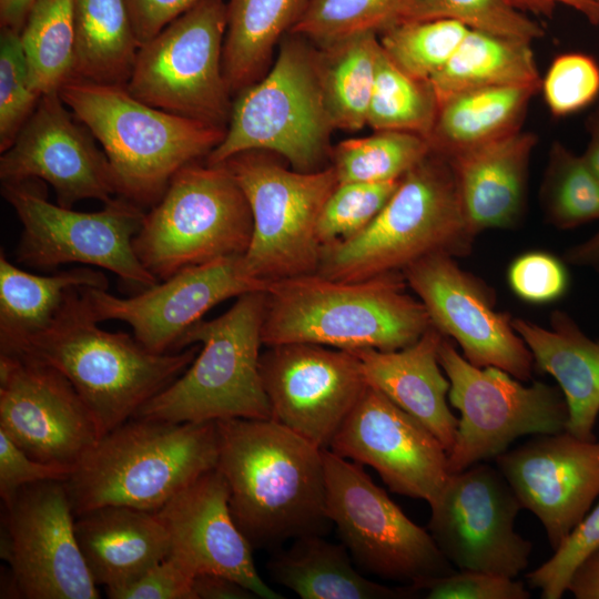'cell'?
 Listing matches in <instances>:
<instances>
[{
    "label": "cell",
    "instance_id": "cell-1",
    "mask_svg": "<svg viewBox=\"0 0 599 599\" xmlns=\"http://www.w3.org/2000/svg\"><path fill=\"white\" fill-rule=\"evenodd\" d=\"M216 469L230 491L233 518L252 547H275L324 535V449L268 419L216 420Z\"/></svg>",
    "mask_w": 599,
    "mask_h": 599
},
{
    "label": "cell",
    "instance_id": "cell-2",
    "mask_svg": "<svg viewBox=\"0 0 599 599\" xmlns=\"http://www.w3.org/2000/svg\"><path fill=\"white\" fill-rule=\"evenodd\" d=\"M406 287L402 272L363 281H336L314 273L270 282L263 345L404 348L432 326L424 304L406 293Z\"/></svg>",
    "mask_w": 599,
    "mask_h": 599
},
{
    "label": "cell",
    "instance_id": "cell-3",
    "mask_svg": "<svg viewBox=\"0 0 599 599\" xmlns=\"http://www.w3.org/2000/svg\"><path fill=\"white\" fill-rule=\"evenodd\" d=\"M98 323L81 287L75 288L55 321L16 353L30 355L62 373L91 412L102 436L133 418L181 376L199 346L154 353L134 335L108 332Z\"/></svg>",
    "mask_w": 599,
    "mask_h": 599
},
{
    "label": "cell",
    "instance_id": "cell-4",
    "mask_svg": "<svg viewBox=\"0 0 599 599\" xmlns=\"http://www.w3.org/2000/svg\"><path fill=\"white\" fill-rule=\"evenodd\" d=\"M216 422L133 417L102 435L65 480L74 515L120 505L155 511L216 468Z\"/></svg>",
    "mask_w": 599,
    "mask_h": 599
},
{
    "label": "cell",
    "instance_id": "cell-5",
    "mask_svg": "<svg viewBox=\"0 0 599 599\" xmlns=\"http://www.w3.org/2000/svg\"><path fill=\"white\" fill-rule=\"evenodd\" d=\"M59 95L104 151L119 196L145 207L163 196L185 165L205 158L225 131L151 106L125 85L72 78Z\"/></svg>",
    "mask_w": 599,
    "mask_h": 599
},
{
    "label": "cell",
    "instance_id": "cell-6",
    "mask_svg": "<svg viewBox=\"0 0 599 599\" xmlns=\"http://www.w3.org/2000/svg\"><path fill=\"white\" fill-rule=\"evenodd\" d=\"M476 236L464 213L449 158L432 150L400 179L368 226L352 238L322 247L317 274L363 281L402 272L433 254L466 256Z\"/></svg>",
    "mask_w": 599,
    "mask_h": 599
},
{
    "label": "cell",
    "instance_id": "cell-7",
    "mask_svg": "<svg viewBox=\"0 0 599 599\" xmlns=\"http://www.w3.org/2000/svg\"><path fill=\"white\" fill-rule=\"evenodd\" d=\"M266 292L242 294L216 318L196 322L179 351L202 348L190 366L134 417L171 423L272 418L260 372Z\"/></svg>",
    "mask_w": 599,
    "mask_h": 599
},
{
    "label": "cell",
    "instance_id": "cell-8",
    "mask_svg": "<svg viewBox=\"0 0 599 599\" xmlns=\"http://www.w3.org/2000/svg\"><path fill=\"white\" fill-rule=\"evenodd\" d=\"M268 71L240 91L222 142L205 158L220 164L246 151L283 158L291 169L316 172L331 165L335 130L318 78L316 47L286 33Z\"/></svg>",
    "mask_w": 599,
    "mask_h": 599
},
{
    "label": "cell",
    "instance_id": "cell-9",
    "mask_svg": "<svg viewBox=\"0 0 599 599\" xmlns=\"http://www.w3.org/2000/svg\"><path fill=\"white\" fill-rule=\"evenodd\" d=\"M252 234L251 207L230 170L196 161L175 173L145 213L133 248L161 282L189 266L245 254Z\"/></svg>",
    "mask_w": 599,
    "mask_h": 599
},
{
    "label": "cell",
    "instance_id": "cell-10",
    "mask_svg": "<svg viewBox=\"0 0 599 599\" xmlns=\"http://www.w3.org/2000/svg\"><path fill=\"white\" fill-rule=\"evenodd\" d=\"M271 154L246 151L223 162L245 194L253 216L252 240L243 254L245 270L266 283L317 273L323 247L318 220L338 184L332 165L298 172Z\"/></svg>",
    "mask_w": 599,
    "mask_h": 599
},
{
    "label": "cell",
    "instance_id": "cell-11",
    "mask_svg": "<svg viewBox=\"0 0 599 599\" xmlns=\"http://www.w3.org/2000/svg\"><path fill=\"white\" fill-rule=\"evenodd\" d=\"M1 194L22 225L18 263L38 270L98 266L138 292L159 282L133 248L146 213L134 202L116 195L98 212H79L49 202L39 179L1 182Z\"/></svg>",
    "mask_w": 599,
    "mask_h": 599
},
{
    "label": "cell",
    "instance_id": "cell-12",
    "mask_svg": "<svg viewBox=\"0 0 599 599\" xmlns=\"http://www.w3.org/2000/svg\"><path fill=\"white\" fill-rule=\"evenodd\" d=\"M224 0H202L142 44L126 90L170 113L226 131L232 93L223 72Z\"/></svg>",
    "mask_w": 599,
    "mask_h": 599
},
{
    "label": "cell",
    "instance_id": "cell-13",
    "mask_svg": "<svg viewBox=\"0 0 599 599\" xmlns=\"http://www.w3.org/2000/svg\"><path fill=\"white\" fill-rule=\"evenodd\" d=\"M438 359L450 383L448 402L460 414L449 474L496 458L519 437L566 429L568 407L559 388L542 382L525 386L500 368L475 366L446 336Z\"/></svg>",
    "mask_w": 599,
    "mask_h": 599
},
{
    "label": "cell",
    "instance_id": "cell-14",
    "mask_svg": "<svg viewBox=\"0 0 599 599\" xmlns=\"http://www.w3.org/2000/svg\"><path fill=\"white\" fill-rule=\"evenodd\" d=\"M324 468L326 515L359 569L412 586L457 570L361 465L324 449Z\"/></svg>",
    "mask_w": 599,
    "mask_h": 599
},
{
    "label": "cell",
    "instance_id": "cell-15",
    "mask_svg": "<svg viewBox=\"0 0 599 599\" xmlns=\"http://www.w3.org/2000/svg\"><path fill=\"white\" fill-rule=\"evenodd\" d=\"M429 507L427 530L458 570L516 578L528 567L532 542L515 530L522 506L497 467L450 474Z\"/></svg>",
    "mask_w": 599,
    "mask_h": 599
},
{
    "label": "cell",
    "instance_id": "cell-16",
    "mask_svg": "<svg viewBox=\"0 0 599 599\" xmlns=\"http://www.w3.org/2000/svg\"><path fill=\"white\" fill-rule=\"evenodd\" d=\"M6 508L8 537L2 551L23 598L100 597L77 540L64 480L24 486Z\"/></svg>",
    "mask_w": 599,
    "mask_h": 599
},
{
    "label": "cell",
    "instance_id": "cell-17",
    "mask_svg": "<svg viewBox=\"0 0 599 599\" xmlns=\"http://www.w3.org/2000/svg\"><path fill=\"white\" fill-rule=\"evenodd\" d=\"M260 372L272 419L321 449H329L368 386L354 353L311 343L268 347Z\"/></svg>",
    "mask_w": 599,
    "mask_h": 599
},
{
    "label": "cell",
    "instance_id": "cell-18",
    "mask_svg": "<svg viewBox=\"0 0 599 599\" xmlns=\"http://www.w3.org/2000/svg\"><path fill=\"white\" fill-rule=\"evenodd\" d=\"M402 273L424 304L432 325L453 338L469 363L500 368L521 382L531 378L534 357L514 328L512 318L495 308L494 292L453 256L433 254Z\"/></svg>",
    "mask_w": 599,
    "mask_h": 599
},
{
    "label": "cell",
    "instance_id": "cell-19",
    "mask_svg": "<svg viewBox=\"0 0 599 599\" xmlns=\"http://www.w3.org/2000/svg\"><path fill=\"white\" fill-rule=\"evenodd\" d=\"M0 429L33 459L71 468L101 437L68 378L23 353L0 354Z\"/></svg>",
    "mask_w": 599,
    "mask_h": 599
},
{
    "label": "cell",
    "instance_id": "cell-20",
    "mask_svg": "<svg viewBox=\"0 0 599 599\" xmlns=\"http://www.w3.org/2000/svg\"><path fill=\"white\" fill-rule=\"evenodd\" d=\"M267 285L247 274L243 255H232L185 267L126 298L99 287H81V294L99 323L125 322L144 347L161 354L179 351L184 334L215 305Z\"/></svg>",
    "mask_w": 599,
    "mask_h": 599
},
{
    "label": "cell",
    "instance_id": "cell-21",
    "mask_svg": "<svg viewBox=\"0 0 599 599\" xmlns=\"http://www.w3.org/2000/svg\"><path fill=\"white\" fill-rule=\"evenodd\" d=\"M329 450L372 467L395 494L432 505L448 477V453L419 420L368 385Z\"/></svg>",
    "mask_w": 599,
    "mask_h": 599
},
{
    "label": "cell",
    "instance_id": "cell-22",
    "mask_svg": "<svg viewBox=\"0 0 599 599\" xmlns=\"http://www.w3.org/2000/svg\"><path fill=\"white\" fill-rule=\"evenodd\" d=\"M95 141L59 92L43 94L1 153V182L39 179L53 187L57 204L69 209L87 199L106 203L118 192L110 162Z\"/></svg>",
    "mask_w": 599,
    "mask_h": 599
},
{
    "label": "cell",
    "instance_id": "cell-23",
    "mask_svg": "<svg viewBox=\"0 0 599 599\" xmlns=\"http://www.w3.org/2000/svg\"><path fill=\"white\" fill-rule=\"evenodd\" d=\"M522 508L541 522L556 550L599 497V441L567 430L536 435L496 458Z\"/></svg>",
    "mask_w": 599,
    "mask_h": 599
},
{
    "label": "cell",
    "instance_id": "cell-24",
    "mask_svg": "<svg viewBox=\"0 0 599 599\" xmlns=\"http://www.w3.org/2000/svg\"><path fill=\"white\" fill-rule=\"evenodd\" d=\"M155 514L169 532L170 554L195 576H225L258 598H283L257 572L253 547L233 518L229 487L216 468L189 484Z\"/></svg>",
    "mask_w": 599,
    "mask_h": 599
},
{
    "label": "cell",
    "instance_id": "cell-25",
    "mask_svg": "<svg viewBox=\"0 0 599 599\" xmlns=\"http://www.w3.org/2000/svg\"><path fill=\"white\" fill-rule=\"evenodd\" d=\"M536 143L534 133L519 131L449 158L464 213L476 235L520 223Z\"/></svg>",
    "mask_w": 599,
    "mask_h": 599
},
{
    "label": "cell",
    "instance_id": "cell-26",
    "mask_svg": "<svg viewBox=\"0 0 599 599\" xmlns=\"http://www.w3.org/2000/svg\"><path fill=\"white\" fill-rule=\"evenodd\" d=\"M74 530L92 579L106 592L136 581L171 552L155 511L106 505L75 515Z\"/></svg>",
    "mask_w": 599,
    "mask_h": 599
},
{
    "label": "cell",
    "instance_id": "cell-27",
    "mask_svg": "<svg viewBox=\"0 0 599 599\" xmlns=\"http://www.w3.org/2000/svg\"><path fill=\"white\" fill-rule=\"evenodd\" d=\"M443 338L432 325L415 343L400 349L351 352L359 359L368 385L419 420L448 453L456 437L458 418L449 408L450 383L438 359Z\"/></svg>",
    "mask_w": 599,
    "mask_h": 599
},
{
    "label": "cell",
    "instance_id": "cell-28",
    "mask_svg": "<svg viewBox=\"0 0 599 599\" xmlns=\"http://www.w3.org/2000/svg\"><path fill=\"white\" fill-rule=\"evenodd\" d=\"M512 326L530 349L535 370L552 376L568 407L567 432L595 440L599 415V339L589 338L565 312L555 311L550 328L524 318Z\"/></svg>",
    "mask_w": 599,
    "mask_h": 599
},
{
    "label": "cell",
    "instance_id": "cell-29",
    "mask_svg": "<svg viewBox=\"0 0 599 599\" xmlns=\"http://www.w3.org/2000/svg\"><path fill=\"white\" fill-rule=\"evenodd\" d=\"M79 287L108 290L106 275L77 266L50 275L28 273L0 253V354H12L58 317Z\"/></svg>",
    "mask_w": 599,
    "mask_h": 599
},
{
    "label": "cell",
    "instance_id": "cell-30",
    "mask_svg": "<svg viewBox=\"0 0 599 599\" xmlns=\"http://www.w3.org/2000/svg\"><path fill=\"white\" fill-rule=\"evenodd\" d=\"M267 564L272 579L303 599H400L408 587L390 588L363 576L343 544L312 534L293 539Z\"/></svg>",
    "mask_w": 599,
    "mask_h": 599
},
{
    "label": "cell",
    "instance_id": "cell-31",
    "mask_svg": "<svg viewBox=\"0 0 599 599\" xmlns=\"http://www.w3.org/2000/svg\"><path fill=\"white\" fill-rule=\"evenodd\" d=\"M538 92L532 87H487L447 98L428 138L432 150L450 158L521 131Z\"/></svg>",
    "mask_w": 599,
    "mask_h": 599
},
{
    "label": "cell",
    "instance_id": "cell-32",
    "mask_svg": "<svg viewBox=\"0 0 599 599\" xmlns=\"http://www.w3.org/2000/svg\"><path fill=\"white\" fill-rule=\"evenodd\" d=\"M305 0H229L223 72L235 97L268 71Z\"/></svg>",
    "mask_w": 599,
    "mask_h": 599
},
{
    "label": "cell",
    "instance_id": "cell-33",
    "mask_svg": "<svg viewBox=\"0 0 599 599\" xmlns=\"http://www.w3.org/2000/svg\"><path fill=\"white\" fill-rule=\"evenodd\" d=\"M439 104L463 91L487 87H532L539 75L531 42L469 29L466 37L430 80Z\"/></svg>",
    "mask_w": 599,
    "mask_h": 599
},
{
    "label": "cell",
    "instance_id": "cell-34",
    "mask_svg": "<svg viewBox=\"0 0 599 599\" xmlns=\"http://www.w3.org/2000/svg\"><path fill=\"white\" fill-rule=\"evenodd\" d=\"M73 78L125 85L140 43L125 0H72Z\"/></svg>",
    "mask_w": 599,
    "mask_h": 599
},
{
    "label": "cell",
    "instance_id": "cell-35",
    "mask_svg": "<svg viewBox=\"0 0 599 599\" xmlns=\"http://www.w3.org/2000/svg\"><path fill=\"white\" fill-rule=\"evenodd\" d=\"M379 51L378 33L372 31L316 47L321 89L335 130L356 132L367 125Z\"/></svg>",
    "mask_w": 599,
    "mask_h": 599
},
{
    "label": "cell",
    "instance_id": "cell-36",
    "mask_svg": "<svg viewBox=\"0 0 599 599\" xmlns=\"http://www.w3.org/2000/svg\"><path fill=\"white\" fill-rule=\"evenodd\" d=\"M30 82L41 97L73 78L72 0H35L20 31Z\"/></svg>",
    "mask_w": 599,
    "mask_h": 599
},
{
    "label": "cell",
    "instance_id": "cell-37",
    "mask_svg": "<svg viewBox=\"0 0 599 599\" xmlns=\"http://www.w3.org/2000/svg\"><path fill=\"white\" fill-rule=\"evenodd\" d=\"M432 151L427 138L404 131H374L333 146L331 165L338 184L400 180Z\"/></svg>",
    "mask_w": 599,
    "mask_h": 599
},
{
    "label": "cell",
    "instance_id": "cell-38",
    "mask_svg": "<svg viewBox=\"0 0 599 599\" xmlns=\"http://www.w3.org/2000/svg\"><path fill=\"white\" fill-rule=\"evenodd\" d=\"M438 110L432 83L407 74L380 47L367 125L374 131H404L428 139Z\"/></svg>",
    "mask_w": 599,
    "mask_h": 599
},
{
    "label": "cell",
    "instance_id": "cell-39",
    "mask_svg": "<svg viewBox=\"0 0 599 599\" xmlns=\"http://www.w3.org/2000/svg\"><path fill=\"white\" fill-rule=\"evenodd\" d=\"M539 196L547 220L558 229L599 220V179L582 155L559 141L550 146Z\"/></svg>",
    "mask_w": 599,
    "mask_h": 599
},
{
    "label": "cell",
    "instance_id": "cell-40",
    "mask_svg": "<svg viewBox=\"0 0 599 599\" xmlns=\"http://www.w3.org/2000/svg\"><path fill=\"white\" fill-rule=\"evenodd\" d=\"M407 0H305L291 33L316 47L359 33H380L403 21Z\"/></svg>",
    "mask_w": 599,
    "mask_h": 599
},
{
    "label": "cell",
    "instance_id": "cell-41",
    "mask_svg": "<svg viewBox=\"0 0 599 599\" xmlns=\"http://www.w3.org/2000/svg\"><path fill=\"white\" fill-rule=\"evenodd\" d=\"M469 29L449 19L402 21L382 31L378 39L398 68L429 81L448 62Z\"/></svg>",
    "mask_w": 599,
    "mask_h": 599
},
{
    "label": "cell",
    "instance_id": "cell-42",
    "mask_svg": "<svg viewBox=\"0 0 599 599\" xmlns=\"http://www.w3.org/2000/svg\"><path fill=\"white\" fill-rule=\"evenodd\" d=\"M433 19L455 20L470 29L529 42L545 34L539 23L507 0H407L403 21Z\"/></svg>",
    "mask_w": 599,
    "mask_h": 599
},
{
    "label": "cell",
    "instance_id": "cell-43",
    "mask_svg": "<svg viewBox=\"0 0 599 599\" xmlns=\"http://www.w3.org/2000/svg\"><path fill=\"white\" fill-rule=\"evenodd\" d=\"M399 182L337 184L318 220L317 236L322 246L361 233L382 211Z\"/></svg>",
    "mask_w": 599,
    "mask_h": 599
},
{
    "label": "cell",
    "instance_id": "cell-44",
    "mask_svg": "<svg viewBox=\"0 0 599 599\" xmlns=\"http://www.w3.org/2000/svg\"><path fill=\"white\" fill-rule=\"evenodd\" d=\"M40 97L33 90L20 32L0 31V152L11 146Z\"/></svg>",
    "mask_w": 599,
    "mask_h": 599
},
{
    "label": "cell",
    "instance_id": "cell-45",
    "mask_svg": "<svg viewBox=\"0 0 599 599\" xmlns=\"http://www.w3.org/2000/svg\"><path fill=\"white\" fill-rule=\"evenodd\" d=\"M540 90L552 115L580 112L599 97V63L582 52L559 54L541 79Z\"/></svg>",
    "mask_w": 599,
    "mask_h": 599
},
{
    "label": "cell",
    "instance_id": "cell-46",
    "mask_svg": "<svg viewBox=\"0 0 599 599\" xmlns=\"http://www.w3.org/2000/svg\"><path fill=\"white\" fill-rule=\"evenodd\" d=\"M599 546V501L569 534L554 555L526 575L529 587L542 599H560L576 566Z\"/></svg>",
    "mask_w": 599,
    "mask_h": 599
},
{
    "label": "cell",
    "instance_id": "cell-47",
    "mask_svg": "<svg viewBox=\"0 0 599 599\" xmlns=\"http://www.w3.org/2000/svg\"><path fill=\"white\" fill-rule=\"evenodd\" d=\"M414 593L426 599H529L524 582L478 570L454 572L408 585Z\"/></svg>",
    "mask_w": 599,
    "mask_h": 599
},
{
    "label": "cell",
    "instance_id": "cell-48",
    "mask_svg": "<svg viewBox=\"0 0 599 599\" xmlns=\"http://www.w3.org/2000/svg\"><path fill=\"white\" fill-rule=\"evenodd\" d=\"M511 291L522 301L544 304L557 301L568 290L569 277L564 263L541 251L516 257L508 268Z\"/></svg>",
    "mask_w": 599,
    "mask_h": 599
},
{
    "label": "cell",
    "instance_id": "cell-49",
    "mask_svg": "<svg viewBox=\"0 0 599 599\" xmlns=\"http://www.w3.org/2000/svg\"><path fill=\"white\" fill-rule=\"evenodd\" d=\"M73 468L33 459L0 429V495L7 506L19 489L48 480H67Z\"/></svg>",
    "mask_w": 599,
    "mask_h": 599
},
{
    "label": "cell",
    "instance_id": "cell-50",
    "mask_svg": "<svg viewBox=\"0 0 599 599\" xmlns=\"http://www.w3.org/2000/svg\"><path fill=\"white\" fill-rule=\"evenodd\" d=\"M194 577L180 559L170 554L136 581L106 593L112 599H196Z\"/></svg>",
    "mask_w": 599,
    "mask_h": 599
},
{
    "label": "cell",
    "instance_id": "cell-51",
    "mask_svg": "<svg viewBox=\"0 0 599 599\" xmlns=\"http://www.w3.org/2000/svg\"><path fill=\"white\" fill-rule=\"evenodd\" d=\"M202 0H125L140 47Z\"/></svg>",
    "mask_w": 599,
    "mask_h": 599
},
{
    "label": "cell",
    "instance_id": "cell-52",
    "mask_svg": "<svg viewBox=\"0 0 599 599\" xmlns=\"http://www.w3.org/2000/svg\"><path fill=\"white\" fill-rule=\"evenodd\" d=\"M196 599H252L256 598L250 589L225 576L199 573L193 579Z\"/></svg>",
    "mask_w": 599,
    "mask_h": 599
},
{
    "label": "cell",
    "instance_id": "cell-53",
    "mask_svg": "<svg viewBox=\"0 0 599 599\" xmlns=\"http://www.w3.org/2000/svg\"><path fill=\"white\" fill-rule=\"evenodd\" d=\"M567 591L576 599H599V546L576 566Z\"/></svg>",
    "mask_w": 599,
    "mask_h": 599
},
{
    "label": "cell",
    "instance_id": "cell-54",
    "mask_svg": "<svg viewBox=\"0 0 599 599\" xmlns=\"http://www.w3.org/2000/svg\"><path fill=\"white\" fill-rule=\"evenodd\" d=\"M520 11H530L549 17L557 4H564L580 12L592 24H599L598 0H509Z\"/></svg>",
    "mask_w": 599,
    "mask_h": 599
},
{
    "label": "cell",
    "instance_id": "cell-55",
    "mask_svg": "<svg viewBox=\"0 0 599 599\" xmlns=\"http://www.w3.org/2000/svg\"><path fill=\"white\" fill-rule=\"evenodd\" d=\"M35 0H0V28L21 31Z\"/></svg>",
    "mask_w": 599,
    "mask_h": 599
},
{
    "label": "cell",
    "instance_id": "cell-56",
    "mask_svg": "<svg viewBox=\"0 0 599 599\" xmlns=\"http://www.w3.org/2000/svg\"><path fill=\"white\" fill-rule=\"evenodd\" d=\"M564 257L569 264L599 270V231L583 243L568 248Z\"/></svg>",
    "mask_w": 599,
    "mask_h": 599
},
{
    "label": "cell",
    "instance_id": "cell-57",
    "mask_svg": "<svg viewBox=\"0 0 599 599\" xmlns=\"http://www.w3.org/2000/svg\"><path fill=\"white\" fill-rule=\"evenodd\" d=\"M586 128L589 133V142L582 158L599 179V106L588 116Z\"/></svg>",
    "mask_w": 599,
    "mask_h": 599
},
{
    "label": "cell",
    "instance_id": "cell-58",
    "mask_svg": "<svg viewBox=\"0 0 599 599\" xmlns=\"http://www.w3.org/2000/svg\"><path fill=\"white\" fill-rule=\"evenodd\" d=\"M509 2V0H507ZM510 3V2H509ZM511 4V3H510ZM512 6V4H511Z\"/></svg>",
    "mask_w": 599,
    "mask_h": 599
},
{
    "label": "cell",
    "instance_id": "cell-59",
    "mask_svg": "<svg viewBox=\"0 0 599 599\" xmlns=\"http://www.w3.org/2000/svg\"><path fill=\"white\" fill-rule=\"evenodd\" d=\"M599 1V0H598Z\"/></svg>",
    "mask_w": 599,
    "mask_h": 599
}]
</instances>
